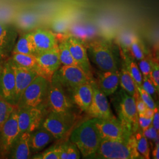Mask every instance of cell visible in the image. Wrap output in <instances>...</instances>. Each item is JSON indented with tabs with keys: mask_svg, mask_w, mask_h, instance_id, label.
I'll list each match as a JSON object with an SVG mask.
<instances>
[{
	"mask_svg": "<svg viewBox=\"0 0 159 159\" xmlns=\"http://www.w3.org/2000/svg\"><path fill=\"white\" fill-rule=\"evenodd\" d=\"M11 60V59H10ZM12 67L15 73L16 79V94L15 106H16L25 89L33 80L39 75L36 72L27 68H24L14 63L11 60Z\"/></svg>",
	"mask_w": 159,
	"mask_h": 159,
	"instance_id": "obj_17",
	"label": "cell"
},
{
	"mask_svg": "<svg viewBox=\"0 0 159 159\" xmlns=\"http://www.w3.org/2000/svg\"><path fill=\"white\" fill-rule=\"evenodd\" d=\"M59 147L60 150V159H79L80 158V152L79 148L70 140L59 144Z\"/></svg>",
	"mask_w": 159,
	"mask_h": 159,
	"instance_id": "obj_29",
	"label": "cell"
},
{
	"mask_svg": "<svg viewBox=\"0 0 159 159\" xmlns=\"http://www.w3.org/2000/svg\"><path fill=\"white\" fill-rule=\"evenodd\" d=\"M142 157L136 148V140L133 134L126 140L102 139L96 152L91 158L104 159H139Z\"/></svg>",
	"mask_w": 159,
	"mask_h": 159,
	"instance_id": "obj_1",
	"label": "cell"
},
{
	"mask_svg": "<svg viewBox=\"0 0 159 159\" xmlns=\"http://www.w3.org/2000/svg\"><path fill=\"white\" fill-rule=\"evenodd\" d=\"M10 58L17 65L34 71L40 75V67L35 56L20 53H12L11 56Z\"/></svg>",
	"mask_w": 159,
	"mask_h": 159,
	"instance_id": "obj_23",
	"label": "cell"
},
{
	"mask_svg": "<svg viewBox=\"0 0 159 159\" xmlns=\"http://www.w3.org/2000/svg\"><path fill=\"white\" fill-rule=\"evenodd\" d=\"M115 107L120 121L131 133L134 134L139 128L134 98L122 90L116 100Z\"/></svg>",
	"mask_w": 159,
	"mask_h": 159,
	"instance_id": "obj_5",
	"label": "cell"
},
{
	"mask_svg": "<svg viewBox=\"0 0 159 159\" xmlns=\"http://www.w3.org/2000/svg\"><path fill=\"white\" fill-rule=\"evenodd\" d=\"M153 118H148L144 116L143 113H138V122L139 125L142 130H144L152 125Z\"/></svg>",
	"mask_w": 159,
	"mask_h": 159,
	"instance_id": "obj_39",
	"label": "cell"
},
{
	"mask_svg": "<svg viewBox=\"0 0 159 159\" xmlns=\"http://www.w3.org/2000/svg\"><path fill=\"white\" fill-rule=\"evenodd\" d=\"M143 115L148 118H153L154 114V109H151V108L147 107L146 110L142 113Z\"/></svg>",
	"mask_w": 159,
	"mask_h": 159,
	"instance_id": "obj_41",
	"label": "cell"
},
{
	"mask_svg": "<svg viewBox=\"0 0 159 159\" xmlns=\"http://www.w3.org/2000/svg\"><path fill=\"white\" fill-rule=\"evenodd\" d=\"M70 140L77 146L84 157H91L96 152L102 139L93 118L77 127L72 132Z\"/></svg>",
	"mask_w": 159,
	"mask_h": 159,
	"instance_id": "obj_2",
	"label": "cell"
},
{
	"mask_svg": "<svg viewBox=\"0 0 159 159\" xmlns=\"http://www.w3.org/2000/svg\"><path fill=\"white\" fill-rule=\"evenodd\" d=\"M148 57L139 60L138 66L141 73L142 74L143 77L150 79V75L153 60Z\"/></svg>",
	"mask_w": 159,
	"mask_h": 159,
	"instance_id": "obj_33",
	"label": "cell"
},
{
	"mask_svg": "<svg viewBox=\"0 0 159 159\" xmlns=\"http://www.w3.org/2000/svg\"><path fill=\"white\" fill-rule=\"evenodd\" d=\"M119 84L122 89L131 96H134L138 91L134 80L123 64L120 71Z\"/></svg>",
	"mask_w": 159,
	"mask_h": 159,
	"instance_id": "obj_26",
	"label": "cell"
},
{
	"mask_svg": "<svg viewBox=\"0 0 159 159\" xmlns=\"http://www.w3.org/2000/svg\"><path fill=\"white\" fill-rule=\"evenodd\" d=\"M92 62L102 71L118 70L117 60L112 45L108 41L96 39L85 45Z\"/></svg>",
	"mask_w": 159,
	"mask_h": 159,
	"instance_id": "obj_3",
	"label": "cell"
},
{
	"mask_svg": "<svg viewBox=\"0 0 159 159\" xmlns=\"http://www.w3.org/2000/svg\"><path fill=\"white\" fill-rule=\"evenodd\" d=\"M93 88V98L91 104L86 111L93 118L107 119L114 117L107 96L101 91L96 82L91 80Z\"/></svg>",
	"mask_w": 159,
	"mask_h": 159,
	"instance_id": "obj_13",
	"label": "cell"
},
{
	"mask_svg": "<svg viewBox=\"0 0 159 159\" xmlns=\"http://www.w3.org/2000/svg\"><path fill=\"white\" fill-rule=\"evenodd\" d=\"M64 37L74 60L80 68L91 78V66L85 44L73 34L65 35Z\"/></svg>",
	"mask_w": 159,
	"mask_h": 159,
	"instance_id": "obj_14",
	"label": "cell"
},
{
	"mask_svg": "<svg viewBox=\"0 0 159 159\" xmlns=\"http://www.w3.org/2000/svg\"><path fill=\"white\" fill-rule=\"evenodd\" d=\"M35 56L58 47L57 36L50 31L39 29L30 32Z\"/></svg>",
	"mask_w": 159,
	"mask_h": 159,
	"instance_id": "obj_16",
	"label": "cell"
},
{
	"mask_svg": "<svg viewBox=\"0 0 159 159\" xmlns=\"http://www.w3.org/2000/svg\"><path fill=\"white\" fill-rule=\"evenodd\" d=\"M99 89L106 96H111L117 91L120 84V71H102L98 74L96 82Z\"/></svg>",
	"mask_w": 159,
	"mask_h": 159,
	"instance_id": "obj_18",
	"label": "cell"
},
{
	"mask_svg": "<svg viewBox=\"0 0 159 159\" xmlns=\"http://www.w3.org/2000/svg\"><path fill=\"white\" fill-rule=\"evenodd\" d=\"M6 57V55L0 50V61H2Z\"/></svg>",
	"mask_w": 159,
	"mask_h": 159,
	"instance_id": "obj_43",
	"label": "cell"
},
{
	"mask_svg": "<svg viewBox=\"0 0 159 159\" xmlns=\"http://www.w3.org/2000/svg\"><path fill=\"white\" fill-rule=\"evenodd\" d=\"M91 80V78L79 67L64 65L61 66L51 78V81L58 83L66 91L70 92Z\"/></svg>",
	"mask_w": 159,
	"mask_h": 159,
	"instance_id": "obj_7",
	"label": "cell"
},
{
	"mask_svg": "<svg viewBox=\"0 0 159 159\" xmlns=\"http://www.w3.org/2000/svg\"><path fill=\"white\" fill-rule=\"evenodd\" d=\"M129 52L131 57L139 61L148 57L149 54L148 50L143 42L136 35L131 43Z\"/></svg>",
	"mask_w": 159,
	"mask_h": 159,
	"instance_id": "obj_28",
	"label": "cell"
},
{
	"mask_svg": "<svg viewBox=\"0 0 159 159\" xmlns=\"http://www.w3.org/2000/svg\"><path fill=\"white\" fill-rule=\"evenodd\" d=\"M144 136L147 139H148L155 142L159 139V131L157 130L152 124L149 125L147 129L142 130Z\"/></svg>",
	"mask_w": 159,
	"mask_h": 159,
	"instance_id": "obj_38",
	"label": "cell"
},
{
	"mask_svg": "<svg viewBox=\"0 0 159 159\" xmlns=\"http://www.w3.org/2000/svg\"><path fill=\"white\" fill-rule=\"evenodd\" d=\"M60 150L59 144H56L45 150L42 153L37 154L33 157L34 159H60Z\"/></svg>",
	"mask_w": 159,
	"mask_h": 159,
	"instance_id": "obj_32",
	"label": "cell"
},
{
	"mask_svg": "<svg viewBox=\"0 0 159 159\" xmlns=\"http://www.w3.org/2000/svg\"><path fill=\"white\" fill-rule=\"evenodd\" d=\"M17 39V33L15 29L0 23V50L6 56L12 51Z\"/></svg>",
	"mask_w": 159,
	"mask_h": 159,
	"instance_id": "obj_22",
	"label": "cell"
},
{
	"mask_svg": "<svg viewBox=\"0 0 159 159\" xmlns=\"http://www.w3.org/2000/svg\"><path fill=\"white\" fill-rule=\"evenodd\" d=\"M17 106L0 129V157L9 156L12 148L20 135Z\"/></svg>",
	"mask_w": 159,
	"mask_h": 159,
	"instance_id": "obj_8",
	"label": "cell"
},
{
	"mask_svg": "<svg viewBox=\"0 0 159 159\" xmlns=\"http://www.w3.org/2000/svg\"><path fill=\"white\" fill-rule=\"evenodd\" d=\"M136 140V148L138 152L144 159H150V150L148 139L144 136L142 131L138 130L134 133Z\"/></svg>",
	"mask_w": 159,
	"mask_h": 159,
	"instance_id": "obj_30",
	"label": "cell"
},
{
	"mask_svg": "<svg viewBox=\"0 0 159 159\" xmlns=\"http://www.w3.org/2000/svg\"><path fill=\"white\" fill-rule=\"evenodd\" d=\"M124 60L123 65L127 71L130 74L134 80L137 87H142L143 76L139 66L134 60V58L131 57L129 53L122 54Z\"/></svg>",
	"mask_w": 159,
	"mask_h": 159,
	"instance_id": "obj_24",
	"label": "cell"
},
{
	"mask_svg": "<svg viewBox=\"0 0 159 159\" xmlns=\"http://www.w3.org/2000/svg\"><path fill=\"white\" fill-rule=\"evenodd\" d=\"M55 140L51 133L42 126L30 133V148L31 153L39 152Z\"/></svg>",
	"mask_w": 159,
	"mask_h": 159,
	"instance_id": "obj_20",
	"label": "cell"
},
{
	"mask_svg": "<svg viewBox=\"0 0 159 159\" xmlns=\"http://www.w3.org/2000/svg\"><path fill=\"white\" fill-rule=\"evenodd\" d=\"M58 49L61 65L77 66L79 67L78 64L74 60V58L70 51L68 45L64 36L61 39H58Z\"/></svg>",
	"mask_w": 159,
	"mask_h": 159,
	"instance_id": "obj_27",
	"label": "cell"
},
{
	"mask_svg": "<svg viewBox=\"0 0 159 159\" xmlns=\"http://www.w3.org/2000/svg\"><path fill=\"white\" fill-rule=\"evenodd\" d=\"M159 142H156V147L154 148V149L153 151V156L154 159H159Z\"/></svg>",
	"mask_w": 159,
	"mask_h": 159,
	"instance_id": "obj_42",
	"label": "cell"
},
{
	"mask_svg": "<svg viewBox=\"0 0 159 159\" xmlns=\"http://www.w3.org/2000/svg\"><path fill=\"white\" fill-rule=\"evenodd\" d=\"M137 88L139 92L140 96L143 101V102L146 104L148 107L153 110L156 105L154 102L152 97L145 91L142 87H137Z\"/></svg>",
	"mask_w": 159,
	"mask_h": 159,
	"instance_id": "obj_36",
	"label": "cell"
},
{
	"mask_svg": "<svg viewBox=\"0 0 159 159\" xmlns=\"http://www.w3.org/2000/svg\"><path fill=\"white\" fill-rule=\"evenodd\" d=\"M30 133L24 132L20 134L17 140L12 148L8 158L14 159H27L30 157Z\"/></svg>",
	"mask_w": 159,
	"mask_h": 159,
	"instance_id": "obj_21",
	"label": "cell"
},
{
	"mask_svg": "<svg viewBox=\"0 0 159 159\" xmlns=\"http://www.w3.org/2000/svg\"><path fill=\"white\" fill-rule=\"evenodd\" d=\"M3 62L2 61H0V78H1V72H2V64H3Z\"/></svg>",
	"mask_w": 159,
	"mask_h": 159,
	"instance_id": "obj_44",
	"label": "cell"
},
{
	"mask_svg": "<svg viewBox=\"0 0 159 159\" xmlns=\"http://www.w3.org/2000/svg\"><path fill=\"white\" fill-rule=\"evenodd\" d=\"M75 121L71 111L66 112L50 111L43 120L41 126L49 131L55 140L61 139L72 127Z\"/></svg>",
	"mask_w": 159,
	"mask_h": 159,
	"instance_id": "obj_6",
	"label": "cell"
},
{
	"mask_svg": "<svg viewBox=\"0 0 159 159\" xmlns=\"http://www.w3.org/2000/svg\"><path fill=\"white\" fill-rule=\"evenodd\" d=\"M50 83V81L46 78L37 75L25 89L16 106L18 108L30 107L47 108Z\"/></svg>",
	"mask_w": 159,
	"mask_h": 159,
	"instance_id": "obj_4",
	"label": "cell"
},
{
	"mask_svg": "<svg viewBox=\"0 0 159 159\" xmlns=\"http://www.w3.org/2000/svg\"><path fill=\"white\" fill-rule=\"evenodd\" d=\"M152 125L154 127L159 131V106H156L154 108V114L152 120Z\"/></svg>",
	"mask_w": 159,
	"mask_h": 159,
	"instance_id": "obj_40",
	"label": "cell"
},
{
	"mask_svg": "<svg viewBox=\"0 0 159 159\" xmlns=\"http://www.w3.org/2000/svg\"><path fill=\"white\" fill-rule=\"evenodd\" d=\"M134 36L135 35L127 33V34H122L120 37L119 43L122 50V54L129 53V48Z\"/></svg>",
	"mask_w": 159,
	"mask_h": 159,
	"instance_id": "obj_34",
	"label": "cell"
},
{
	"mask_svg": "<svg viewBox=\"0 0 159 159\" xmlns=\"http://www.w3.org/2000/svg\"><path fill=\"white\" fill-rule=\"evenodd\" d=\"M71 100L81 111H87L93 98V88L91 81L77 86L71 91Z\"/></svg>",
	"mask_w": 159,
	"mask_h": 159,
	"instance_id": "obj_19",
	"label": "cell"
},
{
	"mask_svg": "<svg viewBox=\"0 0 159 159\" xmlns=\"http://www.w3.org/2000/svg\"><path fill=\"white\" fill-rule=\"evenodd\" d=\"M16 79L11 61H4L0 78V97L15 106Z\"/></svg>",
	"mask_w": 159,
	"mask_h": 159,
	"instance_id": "obj_12",
	"label": "cell"
},
{
	"mask_svg": "<svg viewBox=\"0 0 159 159\" xmlns=\"http://www.w3.org/2000/svg\"><path fill=\"white\" fill-rule=\"evenodd\" d=\"M12 53H20L35 56V51L30 32L22 35L17 40Z\"/></svg>",
	"mask_w": 159,
	"mask_h": 159,
	"instance_id": "obj_25",
	"label": "cell"
},
{
	"mask_svg": "<svg viewBox=\"0 0 159 159\" xmlns=\"http://www.w3.org/2000/svg\"><path fill=\"white\" fill-rule=\"evenodd\" d=\"M102 139L126 140L133 134L115 116L107 119L93 118Z\"/></svg>",
	"mask_w": 159,
	"mask_h": 159,
	"instance_id": "obj_9",
	"label": "cell"
},
{
	"mask_svg": "<svg viewBox=\"0 0 159 159\" xmlns=\"http://www.w3.org/2000/svg\"><path fill=\"white\" fill-rule=\"evenodd\" d=\"M73 102L67 95L66 90L55 81H51L47 98L50 111L66 112L71 111Z\"/></svg>",
	"mask_w": 159,
	"mask_h": 159,
	"instance_id": "obj_11",
	"label": "cell"
},
{
	"mask_svg": "<svg viewBox=\"0 0 159 159\" xmlns=\"http://www.w3.org/2000/svg\"><path fill=\"white\" fill-rule=\"evenodd\" d=\"M142 87L152 97L155 96L157 92L153 82L149 78L143 77Z\"/></svg>",
	"mask_w": 159,
	"mask_h": 159,
	"instance_id": "obj_37",
	"label": "cell"
},
{
	"mask_svg": "<svg viewBox=\"0 0 159 159\" xmlns=\"http://www.w3.org/2000/svg\"><path fill=\"white\" fill-rule=\"evenodd\" d=\"M150 79L152 80L157 92L159 90V63L153 61L152 67L150 75Z\"/></svg>",
	"mask_w": 159,
	"mask_h": 159,
	"instance_id": "obj_35",
	"label": "cell"
},
{
	"mask_svg": "<svg viewBox=\"0 0 159 159\" xmlns=\"http://www.w3.org/2000/svg\"><path fill=\"white\" fill-rule=\"evenodd\" d=\"M40 67V76L51 82L53 74L61 66L58 47L35 56Z\"/></svg>",
	"mask_w": 159,
	"mask_h": 159,
	"instance_id": "obj_15",
	"label": "cell"
},
{
	"mask_svg": "<svg viewBox=\"0 0 159 159\" xmlns=\"http://www.w3.org/2000/svg\"><path fill=\"white\" fill-rule=\"evenodd\" d=\"M15 107V106L12 105L0 97V129L8 119Z\"/></svg>",
	"mask_w": 159,
	"mask_h": 159,
	"instance_id": "obj_31",
	"label": "cell"
},
{
	"mask_svg": "<svg viewBox=\"0 0 159 159\" xmlns=\"http://www.w3.org/2000/svg\"><path fill=\"white\" fill-rule=\"evenodd\" d=\"M17 108L20 134L24 132L31 133L40 127L44 120L46 108L25 107Z\"/></svg>",
	"mask_w": 159,
	"mask_h": 159,
	"instance_id": "obj_10",
	"label": "cell"
}]
</instances>
